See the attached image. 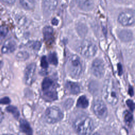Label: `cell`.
<instances>
[{
  "mask_svg": "<svg viewBox=\"0 0 135 135\" xmlns=\"http://www.w3.org/2000/svg\"><path fill=\"white\" fill-rule=\"evenodd\" d=\"M91 72L98 78H101L103 76L105 68L104 63L101 60L96 59L93 60L91 66Z\"/></svg>",
  "mask_w": 135,
  "mask_h": 135,
  "instance_id": "cell-9",
  "label": "cell"
},
{
  "mask_svg": "<svg viewBox=\"0 0 135 135\" xmlns=\"http://www.w3.org/2000/svg\"><path fill=\"white\" fill-rule=\"evenodd\" d=\"M18 135H24V134H22V133H20V134H19Z\"/></svg>",
  "mask_w": 135,
  "mask_h": 135,
  "instance_id": "cell-37",
  "label": "cell"
},
{
  "mask_svg": "<svg viewBox=\"0 0 135 135\" xmlns=\"http://www.w3.org/2000/svg\"><path fill=\"white\" fill-rule=\"evenodd\" d=\"M2 62L0 61V69L2 68Z\"/></svg>",
  "mask_w": 135,
  "mask_h": 135,
  "instance_id": "cell-36",
  "label": "cell"
},
{
  "mask_svg": "<svg viewBox=\"0 0 135 135\" xmlns=\"http://www.w3.org/2000/svg\"><path fill=\"white\" fill-rule=\"evenodd\" d=\"M102 92L104 99L108 103L112 105L117 104L119 100L118 90L113 80L108 79L105 81Z\"/></svg>",
  "mask_w": 135,
  "mask_h": 135,
  "instance_id": "cell-1",
  "label": "cell"
},
{
  "mask_svg": "<svg viewBox=\"0 0 135 135\" xmlns=\"http://www.w3.org/2000/svg\"><path fill=\"white\" fill-rule=\"evenodd\" d=\"M41 66L43 69H46L48 67V63L45 56L42 57L41 60Z\"/></svg>",
  "mask_w": 135,
  "mask_h": 135,
  "instance_id": "cell-25",
  "label": "cell"
},
{
  "mask_svg": "<svg viewBox=\"0 0 135 135\" xmlns=\"http://www.w3.org/2000/svg\"><path fill=\"white\" fill-rule=\"evenodd\" d=\"M118 22L124 26H130L134 22V14L132 11H126L118 16Z\"/></svg>",
  "mask_w": 135,
  "mask_h": 135,
  "instance_id": "cell-8",
  "label": "cell"
},
{
  "mask_svg": "<svg viewBox=\"0 0 135 135\" xmlns=\"http://www.w3.org/2000/svg\"><path fill=\"white\" fill-rule=\"evenodd\" d=\"M52 24H54V25H57V24H58V21H57L56 19L54 18V19L52 20Z\"/></svg>",
  "mask_w": 135,
  "mask_h": 135,
  "instance_id": "cell-33",
  "label": "cell"
},
{
  "mask_svg": "<svg viewBox=\"0 0 135 135\" xmlns=\"http://www.w3.org/2000/svg\"><path fill=\"white\" fill-rule=\"evenodd\" d=\"M21 5L26 9L31 10L34 8L35 0H20Z\"/></svg>",
  "mask_w": 135,
  "mask_h": 135,
  "instance_id": "cell-18",
  "label": "cell"
},
{
  "mask_svg": "<svg viewBox=\"0 0 135 135\" xmlns=\"http://www.w3.org/2000/svg\"><path fill=\"white\" fill-rule=\"evenodd\" d=\"M20 128L22 131L26 133V135H33V131L31 128L30 124L25 120L21 119L20 120Z\"/></svg>",
  "mask_w": 135,
  "mask_h": 135,
  "instance_id": "cell-17",
  "label": "cell"
},
{
  "mask_svg": "<svg viewBox=\"0 0 135 135\" xmlns=\"http://www.w3.org/2000/svg\"><path fill=\"white\" fill-rule=\"evenodd\" d=\"M6 110L8 112L11 113L16 119H17L18 118L20 115V113L16 107L12 105H9L6 108Z\"/></svg>",
  "mask_w": 135,
  "mask_h": 135,
  "instance_id": "cell-20",
  "label": "cell"
},
{
  "mask_svg": "<svg viewBox=\"0 0 135 135\" xmlns=\"http://www.w3.org/2000/svg\"><path fill=\"white\" fill-rule=\"evenodd\" d=\"M5 135H11V134H5Z\"/></svg>",
  "mask_w": 135,
  "mask_h": 135,
  "instance_id": "cell-38",
  "label": "cell"
},
{
  "mask_svg": "<svg viewBox=\"0 0 135 135\" xmlns=\"http://www.w3.org/2000/svg\"><path fill=\"white\" fill-rule=\"evenodd\" d=\"M58 4V0H43V8L45 12L50 13L56 8Z\"/></svg>",
  "mask_w": 135,
  "mask_h": 135,
  "instance_id": "cell-12",
  "label": "cell"
},
{
  "mask_svg": "<svg viewBox=\"0 0 135 135\" xmlns=\"http://www.w3.org/2000/svg\"><path fill=\"white\" fill-rule=\"evenodd\" d=\"M30 47L35 51H38L41 47V43L39 42H33L30 45Z\"/></svg>",
  "mask_w": 135,
  "mask_h": 135,
  "instance_id": "cell-26",
  "label": "cell"
},
{
  "mask_svg": "<svg viewBox=\"0 0 135 135\" xmlns=\"http://www.w3.org/2000/svg\"><path fill=\"white\" fill-rule=\"evenodd\" d=\"M8 32V30L6 26L0 27V45L4 39Z\"/></svg>",
  "mask_w": 135,
  "mask_h": 135,
  "instance_id": "cell-22",
  "label": "cell"
},
{
  "mask_svg": "<svg viewBox=\"0 0 135 135\" xmlns=\"http://www.w3.org/2000/svg\"><path fill=\"white\" fill-rule=\"evenodd\" d=\"M35 70L36 65L35 63H31L26 68L24 72V80L26 84L31 85L33 83Z\"/></svg>",
  "mask_w": 135,
  "mask_h": 135,
  "instance_id": "cell-10",
  "label": "cell"
},
{
  "mask_svg": "<svg viewBox=\"0 0 135 135\" xmlns=\"http://www.w3.org/2000/svg\"><path fill=\"white\" fill-rule=\"evenodd\" d=\"M73 103V100L71 99H69L64 103V107L66 109H69L72 105Z\"/></svg>",
  "mask_w": 135,
  "mask_h": 135,
  "instance_id": "cell-28",
  "label": "cell"
},
{
  "mask_svg": "<svg viewBox=\"0 0 135 135\" xmlns=\"http://www.w3.org/2000/svg\"><path fill=\"white\" fill-rule=\"evenodd\" d=\"M79 7L83 11H90L94 7L93 0H75Z\"/></svg>",
  "mask_w": 135,
  "mask_h": 135,
  "instance_id": "cell-13",
  "label": "cell"
},
{
  "mask_svg": "<svg viewBox=\"0 0 135 135\" xmlns=\"http://www.w3.org/2000/svg\"><path fill=\"white\" fill-rule=\"evenodd\" d=\"M42 89L43 91V95L46 100L53 101L57 99V93L54 89V83L51 79L46 78L43 80Z\"/></svg>",
  "mask_w": 135,
  "mask_h": 135,
  "instance_id": "cell-4",
  "label": "cell"
},
{
  "mask_svg": "<svg viewBox=\"0 0 135 135\" xmlns=\"http://www.w3.org/2000/svg\"><path fill=\"white\" fill-rule=\"evenodd\" d=\"M126 104L129 107L131 111H133L134 109V102L131 100H128L126 101Z\"/></svg>",
  "mask_w": 135,
  "mask_h": 135,
  "instance_id": "cell-27",
  "label": "cell"
},
{
  "mask_svg": "<svg viewBox=\"0 0 135 135\" xmlns=\"http://www.w3.org/2000/svg\"><path fill=\"white\" fill-rule=\"evenodd\" d=\"M73 127L79 135H90L93 130V123L89 117L82 116L75 121Z\"/></svg>",
  "mask_w": 135,
  "mask_h": 135,
  "instance_id": "cell-2",
  "label": "cell"
},
{
  "mask_svg": "<svg viewBox=\"0 0 135 135\" xmlns=\"http://www.w3.org/2000/svg\"><path fill=\"white\" fill-rule=\"evenodd\" d=\"M89 105V101L84 95H82L79 98L76 102V106L79 108L85 109Z\"/></svg>",
  "mask_w": 135,
  "mask_h": 135,
  "instance_id": "cell-19",
  "label": "cell"
},
{
  "mask_svg": "<svg viewBox=\"0 0 135 135\" xmlns=\"http://www.w3.org/2000/svg\"><path fill=\"white\" fill-rule=\"evenodd\" d=\"M29 54L25 51H21L17 53L16 57L19 61H24L28 58Z\"/></svg>",
  "mask_w": 135,
  "mask_h": 135,
  "instance_id": "cell-21",
  "label": "cell"
},
{
  "mask_svg": "<svg viewBox=\"0 0 135 135\" xmlns=\"http://www.w3.org/2000/svg\"><path fill=\"white\" fill-rule=\"evenodd\" d=\"M108 135H117V133H115V132H110Z\"/></svg>",
  "mask_w": 135,
  "mask_h": 135,
  "instance_id": "cell-34",
  "label": "cell"
},
{
  "mask_svg": "<svg viewBox=\"0 0 135 135\" xmlns=\"http://www.w3.org/2000/svg\"><path fill=\"white\" fill-rule=\"evenodd\" d=\"M66 69L69 74L74 79H79L83 73V67L79 57L72 55L69 58Z\"/></svg>",
  "mask_w": 135,
  "mask_h": 135,
  "instance_id": "cell-3",
  "label": "cell"
},
{
  "mask_svg": "<svg viewBox=\"0 0 135 135\" xmlns=\"http://www.w3.org/2000/svg\"><path fill=\"white\" fill-rule=\"evenodd\" d=\"M49 62L54 65L57 64V58L55 53H52L49 55Z\"/></svg>",
  "mask_w": 135,
  "mask_h": 135,
  "instance_id": "cell-23",
  "label": "cell"
},
{
  "mask_svg": "<svg viewBox=\"0 0 135 135\" xmlns=\"http://www.w3.org/2000/svg\"><path fill=\"white\" fill-rule=\"evenodd\" d=\"M16 48V43L12 38L7 39L4 43L2 52L3 53H9L14 52Z\"/></svg>",
  "mask_w": 135,
  "mask_h": 135,
  "instance_id": "cell-11",
  "label": "cell"
},
{
  "mask_svg": "<svg viewBox=\"0 0 135 135\" xmlns=\"http://www.w3.org/2000/svg\"><path fill=\"white\" fill-rule=\"evenodd\" d=\"M10 102H11L10 99H9V98L7 97H4L0 99V104H7L9 103Z\"/></svg>",
  "mask_w": 135,
  "mask_h": 135,
  "instance_id": "cell-29",
  "label": "cell"
},
{
  "mask_svg": "<svg viewBox=\"0 0 135 135\" xmlns=\"http://www.w3.org/2000/svg\"><path fill=\"white\" fill-rule=\"evenodd\" d=\"M79 51L82 56L87 58H90L96 54L97 47L92 42L84 41L80 44L79 47Z\"/></svg>",
  "mask_w": 135,
  "mask_h": 135,
  "instance_id": "cell-6",
  "label": "cell"
},
{
  "mask_svg": "<svg viewBox=\"0 0 135 135\" xmlns=\"http://www.w3.org/2000/svg\"><path fill=\"white\" fill-rule=\"evenodd\" d=\"M43 33L46 43L51 44L54 40L53 28L50 26H46L43 28Z\"/></svg>",
  "mask_w": 135,
  "mask_h": 135,
  "instance_id": "cell-14",
  "label": "cell"
},
{
  "mask_svg": "<svg viewBox=\"0 0 135 135\" xmlns=\"http://www.w3.org/2000/svg\"><path fill=\"white\" fill-rule=\"evenodd\" d=\"M119 37L124 42H129L132 39V33L130 31L124 30L121 31L119 33Z\"/></svg>",
  "mask_w": 135,
  "mask_h": 135,
  "instance_id": "cell-16",
  "label": "cell"
},
{
  "mask_svg": "<svg viewBox=\"0 0 135 135\" xmlns=\"http://www.w3.org/2000/svg\"><path fill=\"white\" fill-rule=\"evenodd\" d=\"M132 114L129 111H126L124 114V119L125 121L128 123H131V122L132 120Z\"/></svg>",
  "mask_w": 135,
  "mask_h": 135,
  "instance_id": "cell-24",
  "label": "cell"
},
{
  "mask_svg": "<svg viewBox=\"0 0 135 135\" xmlns=\"http://www.w3.org/2000/svg\"><path fill=\"white\" fill-rule=\"evenodd\" d=\"M118 73L119 75H121L122 74V68L121 66V65L119 64L118 66Z\"/></svg>",
  "mask_w": 135,
  "mask_h": 135,
  "instance_id": "cell-31",
  "label": "cell"
},
{
  "mask_svg": "<svg viewBox=\"0 0 135 135\" xmlns=\"http://www.w3.org/2000/svg\"><path fill=\"white\" fill-rule=\"evenodd\" d=\"M129 94H130V95L131 96H133V88L131 87V86H130L129 87Z\"/></svg>",
  "mask_w": 135,
  "mask_h": 135,
  "instance_id": "cell-32",
  "label": "cell"
},
{
  "mask_svg": "<svg viewBox=\"0 0 135 135\" xmlns=\"http://www.w3.org/2000/svg\"></svg>",
  "mask_w": 135,
  "mask_h": 135,
  "instance_id": "cell-39",
  "label": "cell"
},
{
  "mask_svg": "<svg viewBox=\"0 0 135 135\" xmlns=\"http://www.w3.org/2000/svg\"><path fill=\"white\" fill-rule=\"evenodd\" d=\"M4 3L7 4H13L15 2V0H2Z\"/></svg>",
  "mask_w": 135,
  "mask_h": 135,
  "instance_id": "cell-30",
  "label": "cell"
},
{
  "mask_svg": "<svg viewBox=\"0 0 135 135\" xmlns=\"http://www.w3.org/2000/svg\"><path fill=\"white\" fill-rule=\"evenodd\" d=\"M90 135H100V134L98 132H95V133H93L92 134H90Z\"/></svg>",
  "mask_w": 135,
  "mask_h": 135,
  "instance_id": "cell-35",
  "label": "cell"
},
{
  "mask_svg": "<svg viewBox=\"0 0 135 135\" xmlns=\"http://www.w3.org/2000/svg\"><path fill=\"white\" fill-rule=\"evenodd\" d=\"M63 118V113L61 110L56 107L48 108L45 112V119L49 123H54L61 121Z\"/></svg>",
  "mask_w": 135,
  "mask_h": 135,
  "instance_id": "cell-5",
  "label": "cell"
},
{
  "mask_svg": "<svg viewBox=\"0 0 135 135\" xmlns=\"http://www.w3.org/2000/svg\"><path fill=\"white\" fill-rule=\"evenodd\" d=\"M65 88L68 91L72 94H77L80 92V88L78 84L75 82L68 81L65 84Z\"/></svg>",
  "mask_w": 135,
  "mask_h": 135,
  "instance_id": "cell-15",
  "label": "cell"
},
{
  "mask_svg": "<svg viewBox=\"0 0 135 135\" xmlns=\"http://www.w3.org/2000/svg\"><path fill=\"white\" fill-rule=\"evenodd\" d=\"M92 110L95 115L100 119H104L108 114V110L105 103L101 100L94 101L92 105Z\"/></svg>",
  "mask_w": 135,
  "mask_h": 135,
  "instance_id": "cell-7",
  "label": "cell"
}]
</instances>
